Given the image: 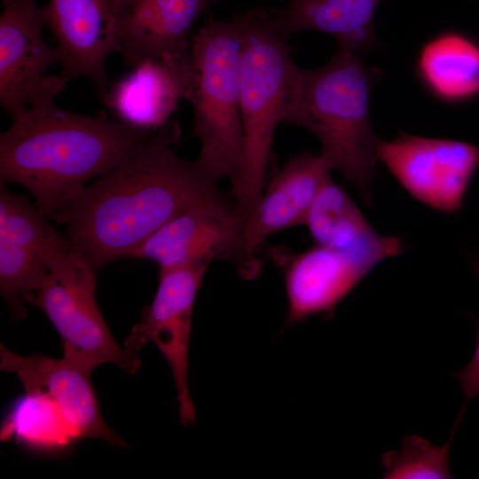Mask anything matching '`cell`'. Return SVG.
<instances>
[{
	"instance_id": "obj_1",
	"label": "cell",
	"mask_w": 479,
	"mask_h": 479,
	"mask_svg": "<svg viewBox=\"0 0 479 479\" xmlns=\"http://www.w3.org/2000/svg\"><path fill=\"white\" fill-rule=\"evenodd\" d=\"M180 126L170 119L125 161L86 185L59 211L75 251L94 270L131 258L156 231L215 188L198 162L177 155Z\"/></svg>"
},
{
	"instance_id": "obj_2",
	"label": "cell",
	"mask_w": 479,
	"mask_h": 479,
	"mask_svg": "<svg viewBox=\"0 0 479 479\" xmlns=\"http://www.w3.org/2000/svg\"><path fill=\"white\" fill-rule=\"evenodd\" d=\"M12 120L0 136L1 182L25 187L52 221L80 190L125 161L153 131L105 113H73L54 101Z\"/></svg>"
},
{
	"instance_id": "obj_3",
	"label": "cell",
	"mask_w": 479,
	"mask_h": 479,
	"mask_svg": "<svg viewBox=\"0 0 479 479\" xmlns=\"http://www.w3.org/2000/svg\"><path fill=\"white\" fill-rule=\"evenodd\" d=\"M361 57L338 47L318 68L306 70L295 65L283 122L311 132L333 170L368 203L380 141L370 121V98L381 70L365 66Z\"/></svg>"
},
{
	"instance_id": "obj_4",
	"label": "cell",
	"mask_w": 479,
	"mask_h": 479,
	"mask_svg": "<svg viewBox=\"0 0 479 479\" xmlns=\"http://www.w3.org/2000/svg\"><path fill=\"white\" fill-rule=\"evenodd\" d=\"M233 18L241 43L243 146L239 170L231 181V195L245 221L263 192L274 133L283 122L295 64L289 37L279 27L272 8H254Z\"/></svg>"
},
{
	"instance_id": "obj_5",
	"label": "cell",
	"mask_w": 479,
	"mask_h": 479,
	"mask_svg": "<svg viewBox=\"0 0 479 479\" xmlns=\"http://www.w3.org/2000/svg\"><path fill=\"white\" fill-rule=\"evenodd\" d=\"M241 43L238 22L208 15L191 43L192 78L186 100L193 109L198 162L216 181H232L240 168Z\"/></svg>"
},
{
	"instance_id": "obj_6",
	"label": "cell",
	"mask_w": 479,
	"mask_h": 479,
	"mask_svg": "<svg viewBox=\"0 0 479 479\" xmlns=\"http://www.w3.org/2000/svg\"><path fill=\"white\" fill-rule=\"evenodd\" d=\"M376 158L414 200L446 214L462 209L479 167V145L400 132L379 141Z\"/></svg>"
},
{
	"instance_id": "obj_7",
	"label": "cell",
	"mask_w": 479,
	"mask_h": 479,
	"mask_svg": "<svg viewBox=\"0 0 479 479\" xmlns=\"http://www.w3.org/2000/svg\"><path fill=\"white\" fill-rule=\"evenodd\" d=\"M208 265L159 270L153 301L143 310L123 347L131 354L153 342L166 358L175 381L183 426L195 423L196 411L188 383L189 344L196 295Z\"/></svg>"
},
{
	"instance_id": "obj_8",
	"label": "cell",
	"mask_w": 479,
	"mask_h": 479,
	"mask_svg": "<svg viewBox=\"0 0 479 479\" xmlns=\"http://www.w3.org/2000/svg\"><path fill=\"white\" fill-rule=\"evenodd\" d=\"M0 15V104L13 117L52 102L68 80L46 75L59 64L56 46L44 41L35 0H3Z\"/></svg>"
},
{
	"instance_id": "obj_9",
	"label": "cell",
	"mask_w": 479,
	"mask_h": 479,
	"mask_svg": "<svg viewBox=\"0 0 479 479\" xmlns=\"http://www.w3.org/2000/svg\"><path fill=\"white\" fill-rule=\"evenodd\" d=\"M333 168L323 154L302 153L291 157L263 190L256 206L244 221L228 255L239 275L252 279L259 275V247L270 236L303 225L308 211Z\"/></svg>"
},
{
	"instance_id": "obj_10",
	"label": "cell",
	"mask_w": 479,
	"mask_h": 479,
	"mask_svg": "<svg viewBox=\"0 0 479 479\" xmlns=\"http://www.w3.org/2000/svg\"><path fill=\"white\" fill-rule=\"evenodd\" d=\"M236 205L217 186L149 237L131 258L149 259L159 270L225 259L243 226Z\"/></svg>"
},
{
	"instance_id": "obj_11",
	"label": "cell",
	"mask_w": 479,
	"mask_h": 479,
	"mask_svg": "<svg viewBox=\"0 0 479 479\" xmlns=\"http://www.w3.org/2000/svg\"><path fill=\"white\" fill-rule=\"evenodd\" d=\"M31 305L48 318L62 340L63 357L93 372L113 364L128 374L141 365L114 339L99 310L96 293L68 288L52 278L33 296Z\"/></svg>"
},
{
	"instance_id": "obj_12",
	"label": "cell",
	"mask_w": 479,
	"mask_h": 479,
	"mask_svg": "<svg viewBox=\"0 0 479 479\" xmlns=\"http://www.w3.org/2000/svg\"><path fill=\"white\" fill-rule=\"evenodd\" d=\"M0 369L18 376L26 392L47 395L59 408L78 438L103 440L127 447L106 423L91 383V372L63 357L18 355L0 345Z\"/></svg>"
},
{
	"instance_id": "obj_13",
	"label": "cell",
	"mask_w": 479,
	"mask_h": 479,
	"mask_svg": "<svg viewBox=\"0 0 479 479\" xmlns=\"http://www.w3.org/2000/svg\"><path fill=\"white\" fill-rule=\"evenodd\" d=\"M41 15L56 39L61 75L68 81L85 77L98 91L110 82L109 55L120 52L115 16L106 0H50Z\"/></svg>"
},
{
	"instance_id": "obj_14",
	"label": "cell",
	"mask_w": 479,
	"mask_h": 479,
	"mask_svg": "<svg viewBox=\"0 0 479 479\" xmlns=\"http://www.w3.org/2000/svg\"><path fill=\"white\" fill-rule=\"evenodd\" d=\"M192 78L191 49L185 53L145 59L98 91L115 120L154 130L167 123L188 95Z\"/></svg>"
},
{
	"instance_id": "obj_15",
	"label": "cell",
	"mask_w": 479,
	"mask_h": 479,
	"mask_svg": "<svg viewBox=\"0 0 479 479\" xmlns=\"http://www.w3.org/2000/svg\"><path fill=\"white\" fill-rule=\"evenodd\" d=\"M279 260L287 301L286 326L318 314L331 318L334 308L374 268L355 255L317 244Z\"/></svg>"
},
{
	"instance_id": "obj_16",
	"label": "cell",
	"mask_w": 479,
	"mask_h": 479,
	"mask_svg": "<svg viewBox=\"0 0 479 479\" xmlns=\"http://www.w3.org/2000/svg\"><path fill=\"white\" fill-rule=\"evenodd\" d=\"M217 0H129L115 15L128 66L189 51L192 27Z\"/></svg>"
},
{
	"instance_id": "obj_17",
	"label": "cell",
	"mask_w": 479,
	"mask_h": 479,
	"mask_svg": "<svg viewBox=\"0 0 479 479\" xmlns=\"http://www.w3.org/2000/svg\"><path fill=\"white\" fill-rule=\"evenodd\" d=\"M50 221L26 197L11 192L1 182L0 234L35 253L58 283L96 292V271Z\"/></svg>"
},
{
	"instance_id": "obj_18",
	"label": "cell",
	"mask_w": 479,
	"mask_h": 479,
	"mask_svg": "<svg viewBox=\"0 0 479 479\" xmlns=\"http://www.w3.org/2000/svg\"><path fill=\"white\" fill-rule=\"evenodd\" d=\"M315 244L355 255L375 267L403 252L397 236L375 232L347 192L332 177L317 193L306 216Z\"/></svg>"
},
{
	"instance_id": "obj_19",
	"label": "cell",
	"mask_w": 479,
	"mask_h": 479,
	"mask_svg": "<svg viewBox=\"0 0 479 479\" xmlns=\"http://www.w3.org/2000/svg\"><path fill=\"white\" fill-rule=\"evenodd\" d=\"M272 8L279 27L289 37L304 30L334 36L338 47L362 56L378 41L373 19L381 0H283Z\"/></svg>"
},
{
	"instance_id": "obj_20",
	"label": "cell",
	"mask_w": 479,
	"mask_h": 479,
	"mask_svg": "<svg viewBox=\"0 0 479 479\" xmlns=\"http://www.w3.org/2000/svg\"><path fill=\"white\" fill-rule=\"evenodd\" d=\"M417 74L431 95L446 103L479 96V43L459 31H446L420 51Z\"/></svg>"
},
{
	"instance_id": "obj_21",
	"label": "cell",
	"mask_w": 479,
	"mask_h": 479,
	"mask_svg": "<svg viewBox=\"0 0 479 479\" xmlns=\"http://www.w3.org/2000/svg\"><path fill=\"white\" fill-rule=\"evenodd\" d=\"M11 436L43 451L67 447L77 436L57 404L41 392H26L17 401L1 429V438Z\"/></svg>"
},
{
	"instance_id": "obj_22",
	"label": "cell",
	"mask_w": 479,
	"mask_h": 479,
	"mask_svg": "<svg viewBox=\"0 0 479 479\" xmlns=\"http://www.w3.org/2000/svg\"><path fill=\"white\" fill-rule=\"evenodd\" d=\"M51 278L35 253L0 234V292L16 319L26 317L34 294Z\"/></svg>"
},
{
	"instance_id": "obj_23",
	"label": "cell",
	"mask_w": 479,
	"mask_h": 479,
	"mask_svg": "<svg viewBox=\"0 0 479 479\" xmlns=\"http://www.w3.org/2000/svg\"><path fill=\"white\" fill-rule=\"evenodd\" d=\"M465 411L466 406L461 409L448 440L442 446L434 445L427 439L413 435L403 438L400 451L386 452L381 456V463L385 467L383 478H452L448 455Z\"/></svg>"
},
{
	"instance_id": "obj_24",
	"label": "cell",
	"mask_w": 479,
	"mask_h": 479,
	"mask_svg": "<svg viewBox=\"0 0 479 479\" xmlns=\"http://www.w3.org/2000/svg\"><path fill=\"white\" fill-rule=\"evenodd\" d=\"M471 264L479 281V258L473 256ZM477 342L473 357L464 369L453 374L465 393L467 399L465 405H467L470 399L479 394V317L477 318Z\"/></svg>"
},
{
	"instance_id": "obj_25",
	"label": "cell",
	"mask_w": 479,
	"mask_h": 479,
	"mask_svg": "<svg viewBox=\"0 0 479 479\" xmlns=\"http://www.w3.org/2000/svg\"><path fill=\"white\" fill-rule=\"evenodd\" d=\"M114 16L121 11L129 0H106Z\"/></svg>"
}]
</instances>
